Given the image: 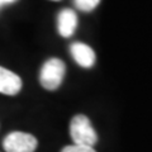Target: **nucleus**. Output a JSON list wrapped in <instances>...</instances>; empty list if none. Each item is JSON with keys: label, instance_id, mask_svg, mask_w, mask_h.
<instances>
[{"label": "nucleus", "instance_id": "obj_1", "mask_svg": "<svg viewBox=\"0 0 152 152\" xmlns=\"http://www.w3.org/2000/svg\"><path fill=\"white\" fill-rule=\"evenodd\" d=\"M70 136L74 141V145L94 147L98 142V134L90 119L86 115L77 114L70 123Z\"/></svg>", "mask_w": 152, "mask_h": 152}, {"label": "nucleus", "instance_id": "obj_2", "mask_svg": "<svg viewBox=\"0 0 152 152\" xmlns=\"http://www.w3.org/2000/svg\"><path fill=\"white\" fill-rule=\"evenodd\" d=\"M65 72L66 66L62 60L56 58V57L47 60L39 72V83L42 88L50 90V91L57 90L64 81Z\"/></svg>", "mask_w": 152, "mask_h": 152}, {"label": "nucleus", "instance_id": "obj_3", "mask_svg": "<svg viewBox=\"0 0 152 152\" xmlns=\"http://www.w3.org/2000/svg\"><path fill=\"white\" fill-rule=\"evenodd\" d=\"M38 146L34 136L26 132H12L4 138L3 148L5 152H34Z\"/></svg>", "mask_w": 152, "mask_h": 152}, {"label": "nucleus", "instance_id": "obj_4", "mask_svg": "<svg viewBox=\"0 0 152 152\" xmlns=\"http://www.w3.org/2000/svg\"><path fill=\"white\" fill-rule=\"evenodd\" d=\"M70 52L75 62L79 66H81L84 69H90L93 67L96 60L95 52L90 46L81 43V42H75L70 47Z\"/></svg>", "mask_w": 152, "mask_h": 152}, {"label": "nucleus", "instance_id": "obj_5", "mask_svg": "<svg viewBox=\"0 0 152 152\" xmlns=\"http://www.w3.org/2000/svg\"><path fill=\"white\" fill-rule=\"evenodd\" d=\"M22 90V80L13 71L0 66V93L14 96Z\"/></svg>", "mask_w": 152, "mask_h": 152}, {"label": "nucleus", "instance_id": "obj_6", "mask_svg": "<svg viewBox=\"0 0 152 152\" xmlns=\"http://www.w3.org/2000/svg\"><path fill=\"white\" fill-rule=\"evenodd\" d=\"M77 27V15L72 9H64L57 15V29L60 36L65 38L71 37Z\"/></svg>", "mask_w": 152, "mask_h": 152}, {"label": "nucleus", "instance_id": "obj_7", "mask_svg": "<svg viewBox=\"0 0 152 152\" xmlns=\"http://www.w3.org/2000/svg\"><path fill=\"white\" fill-rule=\"evenodd\" d=\"M74 1L79 10L89 13V12H93L99 5L100 0H74Z\"/></svg>", "mask_w": 152, "mask_h": 152}, {"label": "nucleus", "instance_id": "obj_8", "mask_svg": "<svg viewBox=\"0 0 152 152\" xmlns=\"http://www.w3.org/2000/svg\"><path fill=\"white\" fill-rule=\"evenodd\" d=\"M61 152H96V151H95L93 147L71 145V146H66V147H64Z\"/></svg>", "mask_w": 152, "mask_h": 152}, {"label": "nucleus", "instance_id": "obj_9", "mask_svg": "<svg viewBox=\"0 0 152 152\" xmlns=\"http://www.w3.org/2000/svg\"><path fill=\"white\" fill-rule=\"evenodd\" d=\"M17 0H0V9H1L3 7H5V5H9V4H13V3H15Z\"/></svg>", "mask_w": 152, "mask_h": 152}, {"label": "nucleus", "instance_id": "obj_10", "mask_svg": "<svg viewBox=\"0 0 152 152\" xmlns=\"http://www.w3.org/2000/svg\"><path fill=\"white\" fill-rule=\"evenodd\" d=\"M53 1H58V0H53Z\"/></svg>", "mask_w": 152, "mask_h": 152}]
</instances>
